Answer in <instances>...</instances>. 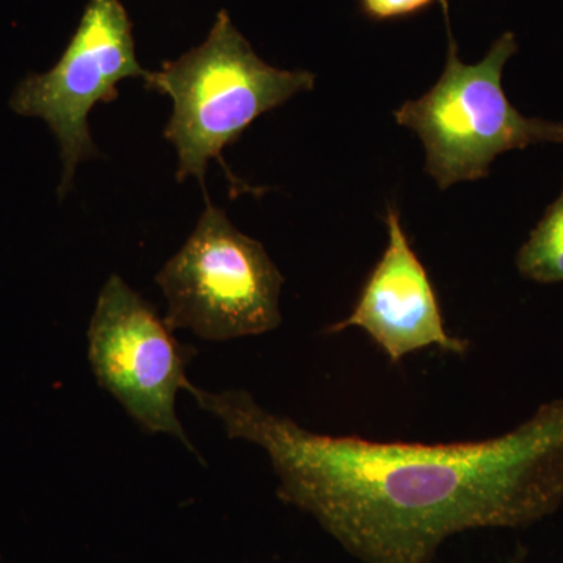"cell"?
<instances>
[{
    "label": "cell",
    "mask_w": 563,
    "mask_h": 563,
    "mask_svg": "<svg viewBox=\"0 0 563 563\" xmlns=\"http://www.w3.org/2000/svg\"><path fill=\"white\" fill-rule=\"evenodd\" d=\"M196 354V347L174 336L152 303L111 274L88 328L96 380L144 431L168 433L198 454L176 410L177 395L190 385L187 368Z\"/></svg>",
    "instance_id": "cell-5"
},
{
    "label": "cell",
    "mask_w": 563,
    "mask_h": 563,
    "mask_svg": "<svg viewBox=\"0 0 563 563\" xmlns=\"http://www.w3.org/2000/svg\"><path fill=\"white\" fill-rule=\"evenodd\" d=\"M362 9L373 20H393L418 13L435 0H361Z\"/></svg>",
    "instance_id": "cell-9"
},
{
    "label": "cell",
    "mask_w": 563,
    "mask_h": 563,
    "mask_svg": "<svg viewBox=\"0 0 563 563\" xmlns=\"http://www.w3.org/2000/svg\"><path fill=\"white\" fill-rule=\"evenodd\" d=\"M385 222L388 243L383 257L369 273L350 317L332 324L328 333L362 329L391 363L432 346L466 354L470 343L444 328L435 288L391 206Z\"/></svg>",
    "instance_id": "cell-7"
},
{
    "label": "cell",
    "mask_w": 563,
    "mask_h": 563,
    "mask_svg": "<svg viewBox=\"0 0 563 563\" xmlns=\"http://www.w3.org/2000/svg\"><path fill=\"white\" fill-rule=\"evenodd\" d=\"M206 203L190 239L155 277L168 302L166 324L209 342L274 331L284 276L262 243Z\"/></svg>",
    "instance_id": "cell-4"
},
{
    "label": "cell",
    "mask_w": 563,
    "mask_h": 563,
    "mask_svg": "<svg viewBox=\"0 0 563 563\" xmlns=\"http://www.w3.org/2000/svg\"><path fill=\"white\" fill-rule=\"evenodd\" d=\"M187 393L229 439L265 451L282 503L365 563H432L454 533L525 528L563 503V398L503 435L426 444L312 432L246 390Z\"/></svg>",
    "instance_id": "cell-1"
},
{
    "label": "cell",
    "mask_w": 563,
    "mask_h": 563,
    "mask_svg": "<svg viewBox=\"0 0 563 563\" xmlns=\"http://www.w3.org/2000/svg\"><path fill=\"white\" fill-rule=\"evenodd\" d=\"M442 5L448 29L442 77L431 91L396 110L395 120L420 136L426 173L446 190L459 181L487 177L504 152L563 143V122L526 118L507 99L503 70L518 51L512 32L499 36L483 62L466 65L459 57L446 0Z\"/></svg>",
    "instance_id": "cell-3"
},
{
    "label": "cell",
    "mask_w": 563,
    "mask_h": 563,
    "mask_svg": "<svg viewBox=\"0 0 563 563\" xmlns=\"http://www.w3.org/2000/svg\"><path fill=\"white\" fill-rule=\"evenodd\" d=\"M517 268L540 284L563 282V190L518 251Z\"/></svg>",
    "instance_id": "cell-8"
},
{
    "label": "cell",
    "mask_w": 563,
    "mask_h": 563,
    "mask_svg": "<svg viewBox=\"0 0 563 563\" xmlns=\"http://www.w3.org/2000/svg\"><path fill=\"white\" fill-rule=\"evenodd\" d=\"M526 555H528V551H526L523 547H518L517 553H515L512 561L509 563H525Z\"/></svg>",
    "instance_id": "cell-10"
},
{
    "label": "cell",
    "mask_w": 563,
    "mask_h": 563,
    "mask_svg": "<svg viewBox=\"0 0 563 563\" xmlns=\"http://www.w3.org/2000/svg\"><path fill=\"white\" fill-rule=\"evenodd\" d=\"M147 90L163 92L173 101L165 139L179 157L177 180L196 177L206 202L207 166L220 163L231 184L232 198L254 191L233 176L222 151L236 143L252 122L292 96L313 90L314 74L284 70L262 60L236 31L228 11L218 13L201 46L144 76Z\"/></svg>",
    "instance_id": "cell-2"
},
{
    "label": "cell",
    "mask_w": 563,
    "mask_h": 563,
    "mask_svg": "<svg viewBox=\"0 0 563 563\" xmlns=\"http://www.w3.org/2000/svg\"><path fill=\"white\" fill-rule=\"evenodd\" d=\"M146 73L136 58L131 18L121 0H90L57 65L18 85L11 110L46 121L60 146V198L70 190L77 165L99 155L88 129L90 111L117 101L122 80L144 79Z\"/></svg>",
    "instance_id": "cell-6"
}]
</instances>
